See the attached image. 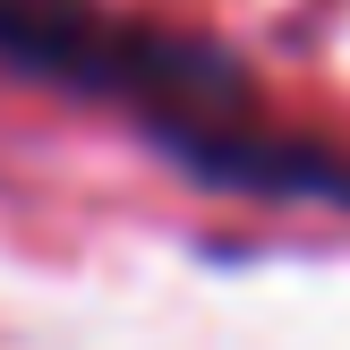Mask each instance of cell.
<instances>
[{
	"label": "cell",
	"instance_id": "obj_1",
	"mask_svg": "<svg viewBox=\"0 0 350 350\" xmlns=\"http://www.w3.org/2000/svg\"><path fill=\"white\" fill-rule=\"evenodd\" d=\"M0 51L43 68V77H60V85L120 94L137 111H154L197 163L231 171V180H308V188L325 180L317 154L273 146L248 85L222 60H205L197 43H171V34H146L111 9H85V0H0Z\"/></svg>",
	"mask_w": 350,
	"mask_h": 350
}]
</instances>
